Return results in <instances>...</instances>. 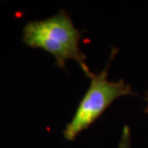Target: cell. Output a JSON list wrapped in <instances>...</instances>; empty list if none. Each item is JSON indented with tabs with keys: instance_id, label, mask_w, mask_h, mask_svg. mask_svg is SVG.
I'll return each mask as SVG.
<instances>
[{
	"instance_id": "1",
	"label": "cell",
	"mask_w": 148,
	"mask_h": 148,
	"mask_svg": "<svg viewBox=\"0 0 148 148\" xmlns=\"http://www.w3.org/2000/svg\"><path fill=\"white\" fill-rule=\"evenodd\" d=\"M80 38L81 34L68 13L60 10L45 19L28 21L23 28L22 42L50 53L58 67L64 68L68 60H75L86 76L91 78L94 73L88 67L86 56L80 49Z\"/></svg>"
},
{
	"instance_id": "2",
	"label": "cell",
	"mask_w": 148,
	"mask_h": 148,
	"mask_svg": "<svg viewBox=\"0 0 148 148\" xmlns=\"http://www.w3.org/2000/svg\"><path fill=\"white\" fill-rule=\"evenodd\" d=\"M107 68L108 67L90 78L91 83L86 93L78 104L73 118L63 130L65 140H75L77 135L89 128L116 99L135 94L130 85L123 80H108Z\"/></svg>"
},
{
	"instance_id": "3",
	"label": "cell",
	"mask_w": 148,
	"mask_h": 148,
	"mask_svg": "<svg viewBox=\"0 0 148 148\" xmlns=\"http://www.w3.org/2000/svg\"><path fill=\"white\" fill-rule=\"evenodd\" d=\"M131 140H130V128L128 125H124L122 128L121 138L119 140L118 148H131Z\"/></svg>"
},
{
	"instance_id": "4",
	"label": "cell",
	"mask_w": 148,
	"mask_h": 148,
	"mask_svg": "<svg viewBox=\"0 0 148 148\" xmlns=\"http://www.w3.org/2000/svg\"><path fill=\"white\" fill-rule=\"evenodd\" d=\"M144 100H145V109H144V112L148 114V90L146 91L145 96H144Z\"/></svg>"
}]
</instances>
